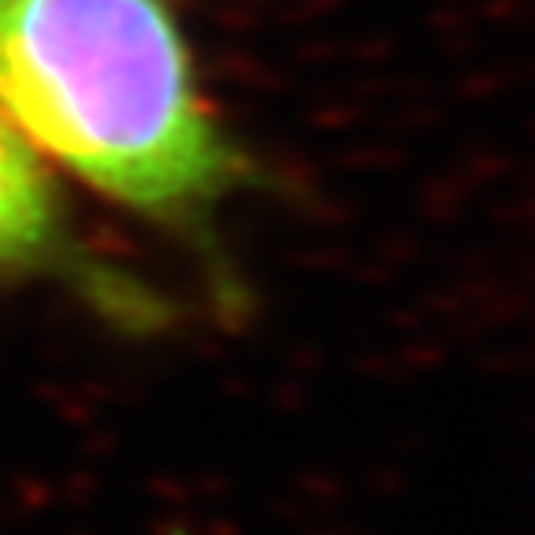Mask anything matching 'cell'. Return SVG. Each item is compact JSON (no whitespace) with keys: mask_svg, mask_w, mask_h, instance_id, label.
I'll list each match as a JSON object with an SVG mask.
<instances>
[{"mask_svg":"<svg viewBox=\"0 0 535 535\" xmlns=\"http://www.w3.org/2000/svg\"><path fill=\"white\" fill-rule=\"evenodd\" d=\"M0 279H45L119 316L164 313V298L101 261L82 238L56 168L0 112Z\"/></svg>","mask_w":535,"mask_h":535,"instance_id":"2","label":"cell"},{"mask_svg":"<svg viewBox=\"0 0 535 535\" xmlns=\"http://www.w3.org/2000/svg\"><path fill=\"white\" fill-rule=\"evenodd\" d=\"M0 112L235 298L220 220L272 175L205 93L175 0H0Z\"/></svg>","mask_w":535,"mask_h":535,"instance_id":"1","label":"cell"}]
</instances>
